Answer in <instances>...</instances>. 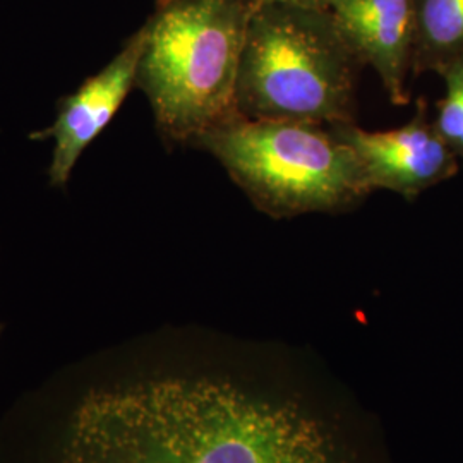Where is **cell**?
<instances>
[{"label": "cell", "mask_w": 463, "mask_h": 463, "mask_svg": "<svg viewBox=\"0 0 463 463\" xmlns=\"http://www.w3.org/2000/svg\"><path fill=\"white\" fill-rule=\"evenodd\" d=\"M143 45L145 30L141 28L99 74L88 78L72 95L59 101L57 118L49 129L30 136L40 141L53 139L49 168L52 185H66L84 149L112 122L131 93Z\"/></svg>", "instance_id": "cell-6"}, {"label": "cell", "mask_w": 463, "mask_h": 463, "mask_svg": "<svg viewBox=\"0 0 463 463\" xmlns=\"http://www.w3.org/2000/svg\"><path fill=\"white\" fill-rule=\"evenodd\" d=\"M0 330H2V326H0Z\"/></svg>", "instance_id": "cell-11"}, {"label": "cell", "mask_w": 463, "mask_h": 463, "mask_svg": "<svg viewBox=\"0 0 463 463\" xmlns=\"http://www.w3.org/2000/svg\"><path fill=\"white\" fill-rule=\"evenodd\" d=\"M438 76L445 83V97L436 105L434 126L463 165V57Z\"/></svg>", "instance_id": "cell-9"}, {"label": "cell", "mask_w": 463, "mask_h": 463, "mask_svg": "<svg viewBox=\"0 0 463 463\" xmlns=\"http://www.w3.org/2000/svg\"><path fill=\"white\" fill-rule=\"evenodd\" d=\"M57 463H340L328 432L227 381L103 388L72 412Z\"/></svg>", "instance_id": "cell-1"}, {"label": "cell", "mask_w": 463, "mask_h": 463, "mask_svg": "<svg viewBox=\"0 0 463 463\" xmlns=\"http://www.w3.org/2000/svg\"><path fill=\"white\" fill-rule=\"evenodd\" d=\"M412 76L439 74L463 57V0H414Z\"/></svg>", "instance_id": "cell-8"}, {"label": "cell", "mask_w": 463, "mask_h": 463, "mask_svg": "<svg viewBox=\"0 0 463 463\" xmlns=\"http://www.w3.org/2000/svg\"><path fill=\"white\" fill-rule=\"evenodd\" d=\"M363 67L328 9L256 4L239 67L237 114L326 128L355 122Z\"/></svg>", "instance_id": "cell-3"}, {"label": "cell", "mask_w": 463, "mask_h": 463, "mask_svg": "<svg viewBox=\"0 0 463 463\" xmlns=\"http://www.w3.org/2000/svg\"><path fill=\"white\" fill-rule=\"evenodd\" d=\"M256 4L261 2H290V4H302V5H315V7H325L326 9V0H254Z\"/></svg>", "instance_id": "cell-10"}, {"label": "cell", "mask_w": 463, "mask_h": 463, "mask_svg": "<svg viewBox=\"0 0 463 463\" xmlns=\"http://www.w3.org/2000/svg\"><path fill=\"white\" fill-rule=\"evenodd\" d=\"M331 133L355 155L369 191H392L414 201L424 191L455 177L460 160L417 99L412 118L392 131H365L355 122L330 126Z\"/></svg>", "instance_id": "cell-5"}, {"label": "cell", "mask_w": 463, "mask_h": 463, "mask_svg": "<svg viewBox=\"0 0 463 463\" xmlns=\"http://www.w3.org/2000/svg\"><path fill=\"white\" fill-rule=\"evenodd\" d=\"M191 146L215 156L268 216L342 213L371 194L361 165L330 128L235 116Z\"/></svg>", "instance_id": "cell-4"}, {"label": "cell", "mask_w": 463, "mask_h": 463, "mask_svg": "<svg viewBox=\"0 0 463 463\" xmlns=\"http://www.w3.org/2000/svg\"><path fill=\"white\" fill-rule=\"evenodd\" d=\"M254 0H158L145 30L136 86L170 145L237 114V78Z\"/></svg>", "instance_id": "cell-2"}, {"label": "cell", "mask_w": 463, "mask_h": 463, "mask_svg": "<svg viewBox=\"0 0 463 463\" xmlns=\"http://www.w3.org/2000/svg\"><path fill=\"white\" fill-rule=\"evenodd\" d=\"M348 49L374 69L393 105H407L412 76L414 0H326Z\"/></svg>", "instance_id": "cell-7"}]
</instances>
